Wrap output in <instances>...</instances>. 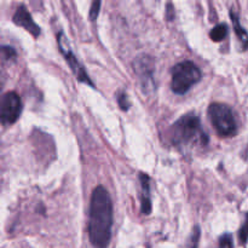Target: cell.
Segmentation results:
<instances>
[{
	"label": "cell",
	"instance_id": "cell-1",
	"mask_svg": "<svg viewBox=\"0 0 248 248\" xmlns=\"http://www.w3.org/2000/svg\"><path fill=\"white\" fill-rule=\"evenodd\" d=\"M113 227V202L104 186L94 188L89 211V237L96 248L109 246Z\"/></svg>",
	"mask_w": 248,
	"mask_h": 248
},
{
	"label": "cell",
	"instance_id": "cell-2",
	"mask_svg": "<svg viewBox=\"0 0 248 248\" xmlns=\"http://www.w3.org/2000/svg\"><path fill=\"white\" fill-rule=\"evenodd\" d=\"M171 140L178 147L190 145H206L208 142L207 135L201 126L200 119L193 113L179 118L171 127Z\"/></svg>",
	"mask_w": 248,
	"mask_h": 248
},
{
	"label": "cell",
	"instance_id": "cell-3",
	"mask_svg": "<svg viewBox=\"0 0 248 248\" xmlns=\"http://www.w3.org/2000/svg\"><path fill=\"white\" fill-rule=\"evenodd\" d=\"M208 119L220 137H232L237 132V124L234 111L228 104L215 103L208 107Z\"/></svg>",
	"mask_w": 248,
	"mask_h": 248
},
{
	"label": "cell",
	"instance_id": "cell-4",
	"mask_svg": "<svg viewBox=\"0 0 248 248\" xmlns=\"http://www.w3.org/2000/svg\"><path fill=\"white\" fill-rule=\"evenodd\" d=\"M201 70L195 63L184 61L178 63L172 69L171 87L177 94H184L201 80Z\"/></svg>",
	"mask_w": 248,
	"mask_h": 248
},
{
	"label": "cell",
	"instance_id": "cell-5",
	"mask_svg": "<svg viewBox=\"0 0 248 248\" xmlns=\"http://www.w3.org/2000/svg\"><path fill=\"white\" fill-rule=\"evenodd\" d=\"M133 70L140 82L144 93L155 89V61L149 55H140L133 61Z\"/></svg>",
	"mask_w": 248,
	"mask_h": 248
},
{
	"label": "cell",
	"instance_id": "cell-6",
	"mask_svg": "<svg viewBox=\"0 0 248 248\" xmlns=\"http://www.w3.org/2000/svg\"><path fill=\"white\" fill-rule=\"evenodd\" d=\"M57 43H58V47L61 48V52H62L63 56L65 57V61H67V63L69 64L70 69H72V72L75 74L77 79L79 80V81L85 82V84H89V85H91V86H93L92 81L90 80L89 75H87V73L85 72L82 64L79 62V60L77 58V56L73 53L72 48L69 47V44H68L67 38L64 36V34L63 33L58 34Z\"/></svg>",
	"mask_w": 248,
	"mask_h": 248
},
{
	"label": "cell",
	"instance_id": "cell-7",
	"mask_svg": "<svg viewBox=\"0 0 248 248\" xmlns=\"http://www.w3.org/2000/svg\"><path fill=\"white\" fill-rule=\"evenodd\" d=\"M1 123L4 125H12L18 120L22 113L21 97L16 92H6L2 96L1 103Z\"/></svg>",
	"mask_w": 248,
	"mask_h": 248
},
{
	"label": "cell",
	"instance_id": "cell-8",
	"mask_svg": "<svg viewBox=\"0 0 248 248\" xmlns=\"http://www.w3.org/2000/svg\"><path fill=\"white\" fill-rule=\"evenodd\" d=\"M14 22L17 26L22 27V28L26 29L27 31H29L34 38H38V36L40 35V27L33 21L31 14H29L28 10H27L26 6H23V5L17 7L16 12H15L14 15Z\"/></svg>",
	"mask_w": 248,
	"mask_h": 248
},
{
	"label": "cell",
	"instance_id": "cell-9",
	"mask_svg": "<svg viewBox=\"0 0 248 248\" xmlns=\"http://www.w3.org/2000/svg\"><path fill=\"white\" fill-rule=\"evenodd\" d=\"M140 184H142V210L143 215H150L152 212V199H150V178L148 174L140 173Z\"/></svg>",
	"mask_w": 248,
	"mask_h": 248
},
{
	"label": "cell",
	"instance_id": "cell-10",
	"mask_svg": "<svg viewBox=\"0 0 248 248\" xmlns=\"http://www.w3.org/2000/svg\"><path fill=\"white\" fill-rule=\"evenodd\" d=\"M230 17H232V23H234V29H235V33H236L237 38H239V40L241 41L242 44V47H244V50H246L248 47V34L247 31H245L244 27L240 24L239 22V17H237V15L235 14V12H230Z\"/></svg>",
	"mask_w": 248,
	"mask_h": 248
},
{
	"label": "cell",
	"instance_id": "cell-11",
	"mask_svg": "<svg viewBox=\"0 0 248 248\" xmlns=\"http://www.w3.org/2000/svg\"><path fill=\"white\" fill-rule=\"evenodd\" d=\"M228 35V26L225 23L217 24L215 28L211 31L210 38L211 40L215 41V43H219V41L224 40Z\"/></svg>",
	"mask_w": 248,
	"mask_h": 248
},
{
	"label": "cell",
	"instance_id": "cell-12",
	"mask_svg": "<svg viewBox=\"0 0 248 248\" xmlns=\"http://www.w3.org/2000/svg\"><path fill=\"white\" fill-rule=\"evenodd\" d=\"M239 240L242 245H246V242L248 240V213L246 216V219H245V223L242 224V227L240 228Z\"/></svg>",
	"mask_w": 248,
	"mask_h": 248
},
{
	"label": "cell",
	"instance_id": "cell-13",
	"mask_svg": "<svg viewBox=\"0 0 248 248\" xmlns=\"http://www.w3.org/2000/svg\"><path fill=\"white\" fill-rule=\"evenodd\" d=\"M118 103L123 110H128V108H130L128 97H127V94L124 93V92H120V93L118 94Z\"/></svg>",
	"mask_w": 248,
	"mask_h": 248
},
{
	"label": "cell",
	"instance_id": "cell-14",
	"mask_svg": "<svg viewBox=\"0 0 248 248\" xmlns=\"http://www.w3.org/2000/svg\"><path fill=\"white\" fill-rule=\"evenodd\" d=\"M101 5H102L101 1L92 2L91 9H90V18H91V21H94V19L97 18V16H98L99 14V9H101Z\"/></svg>",
	"mask_w": 248,
	"mask_h": 248
},
{
	"label": "cell",
	"instance_id": "cell-15",
	"mask_svg": "<svg viewBox=\"0 0 248 248\" xmlns=\"http://www.w3.org/2000/svg\"><path fill=\"white\" fill-rule=\"evenodd\" d=\"M219 248H234V246H232V239L229 234H225L220 237Z\"/></svg>",
	"mask_w": 248,
	"mask_h": 248
},
{
	"label": "cell",
	"instance_id": "cell-16",
	"mask_svg": "<svg viewBox=\"0 0 248 248\" xmlns=\"http://www.w3.org/2000/svg\"><path fill=\"white\" fill-rule=\"evenodd\" d=\"M199 237H200V230H199V228H195V232H193V235H191L190 248H198Z\"/></svg>",
	"mask_w": 248,
	"mask_h": 248
},
{
	"label": "cell",
	"instance_id": "cell-17",
	"mask_svg": "<svg viewBox=\"0 0 248 248\" xmlns=\"http://www.w3.org/2000/svg\"><path fill=\"white\" fill-rule=\"evenodd\" d=\"M2 57L4 58H15L16 57V52L12 47L9 46H2Z\"/></svg>",
	"mask_w": 248,
	"mask_h": 248
}]
</instances>
